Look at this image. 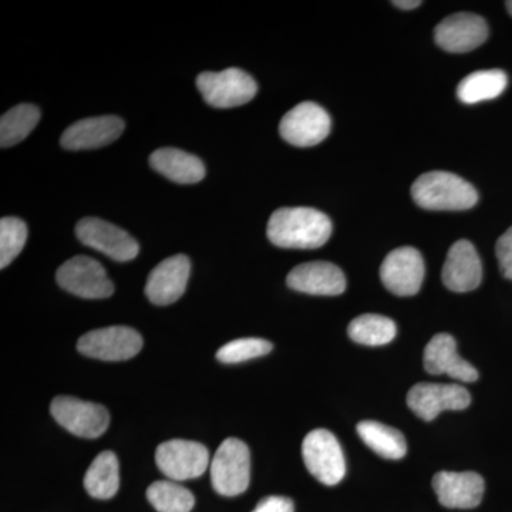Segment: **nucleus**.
Returning <instances> with one entry per match:
<instances>
[{
    "mask_svg": "<svg viewBox=\"0 0 512 512\" xmlns=\"http://www.w3.org/2000/svg\"><path fill=\"white\" fill-rule=\"evenodd\" d=\"M40 120V110L33 104H19L0 119V146L3 148L22 143Z\"/></svg>",
    "mask_w": 512,
    "mask_h": 512,
    "instance_id": "25",
    "label": "nucleus"
},
{
    "mask_svg": "<svg viewBox=\"0 0 512 512\" xmlns=\"http://www.w3.org/2000/svg\"><path fill=\"white\" fill-rule=\"evenodd\" d=\"M156 463L170 480H192L210 467V451L197 441L168 440L158 446Z\"/></svg>",
    "mask_w": 512,
    "mask_h": 512,
    "instance_id": "9",
    "label": "nucleus"
},
{
    "mask_svg": "<svg viewBox=\"0 0 512 512\" xmlns=\"http://www.w3.org/2000/svg\"><path fill=\"white\" fill-rule=\"evenodd\" d=\"M488 37V26L481 16L456 13L441 20L434 30L437 46L450 53H467L483 45Z\"/></svg>",
    "mask_w": 512,
    "mask_h": 512,
    "instance_id": "14",
    "label": "nucleus"
},
{
    "mask_svg": "<svg viewBox=\"0 0 512 512\" xmlns=\"http://www.w3.org/2000/svg\"><path fill=\"white\" fill-rule=\"evenodd\" d=\"M329 114L312 101L298 104L285 114L279 124V133L289 144L296 147H312L329 136Z\"/></svg>",
    "mask_w": 512,
    "mask_h": 512,
    "instance_id": "11",
    "label": "nucleus"
},
{
    "mask_svg": "<svg viewBox=\"0 0 512 512\" xmlns=\"http://www.w3.org/2000/svg\"><path fill=\"white\" fill-rule=\"evenodd\" d=\"M393 5L399 9L412 10L419 8L421 2L420 0H396V2H393Z\"/></svg>",
    "mask_w": 512,
    "mask_h": 512,
    "instance_id": "32",
    "label": "nucleus"
},
{
    "mask_svg": "<svg viewBox=\"0 0 512 512\" xmlns=\"http://www.w3.org/2000/svg\"><path fill=\"white\" fill-rule=\"evenodd\" d=\"M424 369L430 375H448L460 382H476L478 372L463 357L458 356L453 336L440 333L424 349Z\"/></svg>",
    "mask_w": 512,
    "mask_h": 512,
    "instance_id": "20",
    "label": "nucleus"
},
{
    "mask_svg": "<svg viewBox=\"0 0 512 512\" xmlns=\"http://www.w3.org/2000/svg\"><path fill=\"white\" fill-rule=\"evenodd\" d=\"M498 264L505 278L512 281V227L507 229L495 245Z\"/></svg>",
    "mask_w": 512,
    "mask_h": 512,
    "instance_id": "30",
    "label": "nucleus"
},
{
    "mask_svg": "<svg viewBox=\"0 0 512 512\" xmlns=\"http://www.w3.org/2000/svg\"><path fill=\"white\" fill-rule=\"evenodd\" d=\"M309 473L325 485H336L346 474V460L338 439L325 429L313 430L302 443Z\"/></svg>",
    "mask_w": 512,
    "mask_h": 512,
    "instance_id": "5",
    "label": "nucleus"
},
{
    "mask_svg": "<svg viewBox=\"0 0 512 512\" xmlns=\"http://www.w3.org/2000/svg\"><path fill=\"white\" fill-rule=\"evenodd\" d=\"M50 413L63 429L82 439H97L109 429L110 414L99 403L57 396L50 404Z\"/></svg>",
    "mask_w": 512,
    "mask_h": 512,
    "instance_id": "6",
    "label": "nucleus"
},
{
    "mask_svg": "<svg viewBox=\"0 0 512 512\" xmlns=\"http://www.w3.org/2000/svg\"><path fill=\"white\" fill-rule=\"evenodd\" d=\"M76 235L86 247L117 262L131 261L140 251V245L128 232L100 218H83L76 225Z\"/></svg>",
    "mask_w": 512,
    "mask_h": 512,
    "instance_id": "10",
    "label": "nucleus"
},
{
    "mask_svg": "<svg viewBox=\"0 0 512 512\" xmlns=\"http://www.w3.org/2000/svg\"><path fill=\"white\" fill-rule=\"evenodd\" d=\"M441 278L446 288L453 292H470L480 286L483 281V264L470 241L461 239L448 249Z\"/></svg>",
    "mask_w": 512,
    "mask_h": 512,
    "instance_id": "16",
    "label": "nucleus"
},
{
    "mask_svg": "<svg viewBox=\"0 0 512 512\" xmlns=\"http://www.w3.org/2000/svg\"><path fill=\"white\" fill-rule=\"evenodd\" d=\"M150 164L157 173L178 184L200 183L205 177V167L200 158L178 148H160L154 151Z\"/></svg>",
    "mask_w": 512,
    "mask_h": 512,
    "instance_id": "21",
    "label": "nucleus"
},
{
    "mask_svg": "<svg viewBox=\"0 0 512 512\" xmlns=\"http://www.w3.org/2000/svg\"><path fill=\"white\" fill-rule=\"evenodd\" d=\"M293 291L309 295L336 296L346 289V276L339 266L330 262H308L293 268L286 278Z\"/></svg>",
    "mask_w": 512,
    "mask_h": 512,
    "instance_id": "19",
    "label": "nucleus"
},
{
    "mask_svg": "<svg viewBox=\"0 0 512 512\" xmlns=\"http://www.w3.org/2000/svg\"><path fill=\"white\" fill-rule=\"evenodd\" d=\"M147 498L158 512H190L195 497L175 481H156L148 487Z\"/></svg>",
    "mask_w": 512,
    "mask_h": 512,
    "instance_id": "27",
    "label": "nucleus"
},
{
    "mask_svg": "<svg viewBox=\"0 0 512 512\" xmlns=\"http://www.w3.org/2000/svg\"><path fill=\"white\" fill-rule=\"evenodd\" d=\"M143 349V338L137 330L127 326H109L86 333L77 342L82 355L103 360L123 362L137 356Z\"/></svg>",
    "mask_w": 512,
    "mask_h": 512,
    "instance_id": "8",
    "label": "nucleus"
},
{
    "mask_svg": "<svg viewBox=\"0 0 512 512\" xmlns=\"http://www.w3.org/2000/svg\"><path fill=\"white\" fill-rule=\"evenodd\" d=\"M471 396L460 384L419 383L407 394V404L420 419L431 421L444 410H464Z\"/></svg>",
    "mask_w": 512,
    "mask_h": 512,
    "instance_id": "12",
    "label": "nucleus"
},
{
    "mask_svg": "<svg viewBox=\"0 0 512 512\" xmlns=\"http://www.w3.org/2000/svg\"><path fill=\"white\" fill-rule=\"evenodd\" d=\"M413 200L430 211H464L477 204L476 188L456 174L431 171L420 175L412 187Z\"/></svg>",
    "mask_w": 512,
    "mask_h": 512,
    "instance_id": "2",
    "label": "nucleus"
},
{
    "mask_svg": "<svg viewBox=\"0 0 512 512\" xmlns=\"http://www.w3.org/2000/svg\"><path fill=\"white\" fill-rule=\"evenodd\" d=\"M505 6H507L508 12H510L512 15V0H510V2L505 3Z\"/></svg>",
    "mask_w": 512,
    "mask_h": 512,
    "instance_id": "33",
    "label": "nucleus"
},
{
    "mask_svg": "<svg viewBox=\"0 0 512 512\" xmlns=\"http://www.w3.org/2000/svg\"><path fill=\"white\" fill-rule=\"evenodd\" d=\"M357 433L380 457L387 460H400L406 456V439L399 430L377 421H362L357 424Z\"/></svg>",
    "mask_w": 512,
    "mask_h": 512,
    "instance_id": "23",
    "label": "nucleus"
},
{
    "mask_svg": "<svg viewBox=\"0 0 512 512\" xmlns=\"http://www.w3.org/2000/svg\"><path fill=\"white\" fill-rule=\"evenodd\" d=\"M426 274L424 259L416 248L394 249L380 268L383 285L397 296H413L420 291Z\"/></svg>",
    "mask_w": 512,
    "mask_h": 512,
    "instance_id": "13",
    "label": "nucleus"
},
{
    "mask_svg": "<svg viewBox=\"0 0 512 512\" xmlns=\"http://www.w3.org/2000/svg\"><path fill=\"white\" fill-rule=\"evenodd\" d=\"M123 131L124 121L120 117H90L67 128L60 138V144L66 150H93L114 143Z\"/></svg>",
    "mask_w": 512,
    "mask_h": 512,
    "instance_id": "18",
    "label": "nucleus"
},
{
    "mask_svg": "<svg viewBox=\"0 0 512 512\" xmlns=\"http://www.w3.org/2000/svg\"><path fill=\"white\" fill-rule=\"evenodd\" d=\"M28 239V227L15 217H5L0 221V268L12 264Z\"/></svg>",
    "mask_w": 512,
    "mask_h": 512,
    "instance_id": "28",
    "label": "nucleus"
},
{
    "mask_svg": "<svg viewBox=\"0 0 512 512\" xmlns=\"http://www.w3.org/2000/svg\"><path fill=\"white\" fill-rule=\"evenodd\" d=\"M269 241L279 248L316 249L332 235L328 215L313 208H279L268 222Z\"/></svg>",
    "mask_w": 512,
    "mask_h": 512,
    "instance_id": "1",
    "label": "nucleus"
},
{
    "mask_svg": "<svg viewBox=\"0 0 512 512\" xmlns=\"http://www.w3.org/2000/svg\"><path fill=\"white\" fill-rule=\"evenodd\" d=\"M348 333L349 338L360 345L383 346L396 338L397 328L386 316L366 313L350 322Z\"/></svg>",
    "mask_w": 512,
    "mask_h": 512,
    "instance_id": "26",
    "label": "nucleus"
},
{
    "mask_svg": "<svg viewBox=\"0 0 512 512\" xmlns=\"http://www.w3.org/2000/svg\"><path fill=\"white\" fill-rule=\"evenodd\" d=\"M507 84L508 77L503 70H481L468 74L458 84L457 96L464 104H477L497 99L507 89Z\"/></svg>",
    "mask_w": 512,
    "mask_h": 512,
    "instance_id": "24",
    "label": "nucleus"
},
{
    "mask_svg": "<svg viewBox=\"0 0 512 512\" xmlns=\"http://www.w3.org/2000/svg\"><path fill=\"white\" fill-rule=\"evenodd\" d=\"M271 350L272 343L265 339H237L218 349L217 359L225 365H235V363L247 362L249 359L268 355Z\"/></svg>",
    "mask_w": 512,
    "mask_h": 512,
    "instance_id": "29",
    "label": "nucleus"
},
{
    "mask_svg": "<svg viewBox=\"0 0 512 512\" xmlns=\"http://www.w3.org/2000/svg\"><path fill=\"white\" fill-rule=\"evenodd\" d=\"M433 488L444 507L470 510L478 507L483 500L485 484L483 477L473 471H441L433 478Z\"/></svg>",
    "mask_w": 512,
    "mask_h": 512,
    "instance_id": "17",
    "label": "nucleus"
},
{
    "mask_svg": "<svg viewBox=\"0 0 512 512\" xmlns=\"http://www.w3.org/2000/svg\"><path fill=\"white\" fill-rule=\"evenodd\" d=\"M251 480V453L244 441L229 437L222 441L211 460V484L224 497L245 493Z\"/></svg>",
    "mask_w": 512,
    "mask_h": 512,
    "instance_id": "3",
    "label": "nucleus"
},
{
    "mask_svg": "<svg viewBox=\"0 0 512 512\" xmlns=\"http://www.w3.org/2000/svg\"><path fill=\"white\" fill-rule=\"evenodd\" d=\"M197 87L215 109H234L254 99L258 84L244 70L231 67L220 73L205 72L197 77Z\"/></svg>",
    "mask_w": 512,
    "mask_h": 512,
    "instance_id": "4",
    "label": "nucleus"
},
{
    "mask_svg": "<svg viewBox=\"0 0 512 512\" xmlns=\"http://www.w3.org/2000/svg\"><path fill=\"white\" fill-rule=\"evenodd\" d=\"M292 500L286 497H279V495H271L266 497L264 500L259 501L256 505L255 510L252 512H293Z\"/></svg>",
    "mask_w": 512,
    "mask_h": 512,
    "instance_id": "31",
    "label": "nucleus"
},
{
    "mask_svg": "<svg viewBox=\"0 0 512 512\" xmlns=\"http://www.w3.org/2000/svg\"><path fill=\"white\" fill-rule=\"evenodd\" d=\"M84 488L90 497L110 500L120 488L119 460L113 451H103L94 458L84 476Z\"/></svg>",
    "mask_w": 512,
    "mask_h": 512,
    "instance_id": "22",
    "label": "nucleus"
},
{
    "mask_svg": "<svg viewBox=\"0 0 512 512\" xmlns=\"http://www.w3.org/2000/svg\"><path fill=\"white\" fill-rule=\"evenodd\" d=\"M64 291L84 299H106L113 295L114 285L106 269L90 256L77 255L64 262L56 274Z\"/></svg>",
    "mask_w": 512,
    "mask_h": 512,
    "instance_id": "7",
    "label": "nucleus"
},
{
    "mask_svg": "<svg viewBox=\"0 0 512 512\" xmlns=\"http://www.w3.org/2000/svg\"><path fill=\"white\" fill-rule=\"evenodd\" d=\"M190 259L185 255H174L164 259L148 275L146 295L158 306L171 305L184 295L190 278Z\"/></svg>",
    "mask_w": 512,
    "mask_h": 512,
    "instance_id": "15",
    "label": "nucleus"
}]
</instances>
